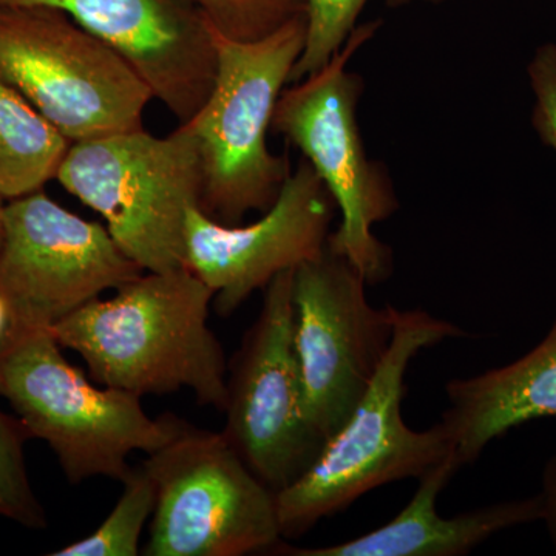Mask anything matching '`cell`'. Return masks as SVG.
Instances as JSON below:
<instances>
[{
	"label": "cell",
	"mask_w": 556,
	"mask_h": 556,
	"mask_svg": "<svg viewBox=\"0 0 556 556\" xmlns=\"http://www.w3.org/2000/svg\"><path fill=\"white\" fill-rule=\"evenodd\" d=\"M214 291L188 268L149 273L91 300L50 328L100 386L137 396L190 390L225 412L228 364L208 327Z\"/></svg>",
	"instance_id": "cell-1"
},
{
	"label": "cell",
	"mask_w": 556,
	"mask_h": 556,
	"mask_svg": "<svg viewBox=\"0 0 556 556\" xmlns=\"http://www.w3.org/2000/svg\"><path fill=\"white\" fill-rule=\"evenodd\" d=\"M466 336L457 325L427 311H396L390 350L353 415L328 439L313 466L277 493L281 536L303 535L365 493L402 479H419L452 455L442 424L412 430L402 417V401L413 358L427 348Z\"/></svg>",
	"instance_id": "cell-2"
},
{
	"label": "cell",
	"mask_w": 556,
	"mask_h": 556,
	"mask_svg": "<svg viewBox=\"0 0 556 556\" xmlns=\"http://www.w3.org/2000/svg\"><path fill=\"white\" fill-rule=\"evenodd\" d=\"M0 397L28 438L49 445L70 484L123 481L131 453L156 452L185 424L170 415L153 419L137 394L91 383L50 329H13L0 343Z\"/></svg>",
	"instance_id": "cell-3"
},
{
	"label": "cell",
	"mask_w": 556,
	"mask_h": 556,
	"mask_svg": "<svg viewBox=\"0 0 556 556\" xmlns=\"http://www.w3.org/2000/svg\"><path fill=\"white\" fill-rule=\"evenodd\" d=\"M306 16L266 38L239 42L215 33L218 68L214 90L189 119L199 141L203 190L200 207L226 226L276 203L291 167L268 148L274 110L305 49Z\"/></svg>",
	"instance_id": "cell-4"
},
{
	"label": "cell",
	"mask_w": 556,
	"mask_h": 556,
	"mask_svg": "<svg viewBox=\"0 0 556 556\" xmlns=\"http://www.w3.org/2000/svg\"><path fill=\"white\" fill-rule=\"evenodd\" d=\"M56 179L105 219L142 269L186 268V219L203 190L199 141L188 124L161 138L139 129L72 142Z\"/></svg>",
	"instance_id": "cell-5"
},
{
	"label": "cell",
	"mask_w": 556,
	"mask_h": 556,
	"mask_svg": "<svg viewBox=\"0 0 556 556\" xmlns=\"http://www.w3.org/2000/svg\"><path fill=\"white\" fill-rule=\"evenodd\" d=\"M379 25H357L324 68L281 91L270 124L303 153L327 186L342 215L327 248L346 258L368 285L382 283L393 270L391 249L372 228L390 218L399 204L386 167L369 160L364 148L357 119L364 84L348 70V62Z\"/></svg>",
	"instance_id": "cell-6"
},
{
	"label": "cell",
	"mask_w": 556,
	"mask_h": 556,
	"mask_svg": "<svg viewBox=\"0 0 556 556\" xmlns=\"http://www.w3.org/2000/svg\"><path fill=\"white\" fill-rule=\"evenodd\" d=\"M0 78L70 142L144 129L153 100L108 43L46 7H0Z\"/></svg>",
	"instance_id": "cell-7"
},
{
	"label": "cell",
	"mask_w": 556,
	"mask_h": 556,
	"mask_svg": "<svg viewBox=\"0 0 556 556\" xmlns=\"http://www.w3.org/2000/svg\"><path fill=\"white\" fill-rule=\"evenodd\" d=\"M142 467L156 485L146 556H241L281 543L277 493L223 433L182 424Z\"/></svg>",
	"instance_id": "cell-8"
},
{
	"label": "cell",
	"mask_w": 556,
	"mask_h": 556,
	"mask_svg": "<svg viewBox=\"0 0 556 556\" xmlns=\"http://www.w3.org/2000/svg\"><path fill=\"white\" fill-rule=\"evenodd\" d=\"M292 285L294 269H288L266 287L258 317L232 358L223 412L222 433L276 493L298 481L327 444L306 412Z\"/></svg>",
	"instance_id": "cell-9"
},
{
	"label": "cell",
	"mask_w": 556,
	"mask_h": 556,
	"mask_svg": "<svg viewBox=\"0 0 556 556\" xmlns=\"http://www.w3.org/2000/svg\"><path fill=\"white\" fill-rule=\"evenodd\" d=\"M367 280L325 249L294 269V343L305 404L328 441L367 393L393 340L396 308H375Z\"/></svg>",
	"instance_id": "cell-10"
},
{
	"label": "cell",
	"mask_w": 556,
	"mask_h": 556,
	"mask_svg": "<svg viewBox=\"0 0 556 556\" xmlns=\"http://www.w3.org/2000/svg\"><path fill=\"white\" fill-rule=\"evenodd\" d=\"M144 273L105 226L73 214L43 189L7 203L0 292L13 329L53 328Z\"/></svg>",
	"instance_id": "cell-11"
},
{
	"label": "cell",
	"mask_w": 556,
	"mask_h": 556,
	"mask_svg": "<svg viewBox=\"0 0 556 556\" xmlns=\"http://www.w3.org/2000/svg\"><path fill=\"white\" fill-rule=\"evenodd\" d=\"M336 206L308 161L291 172L276 203L258 222L226 226L189 208L186 268L214 291L218 316L229 317L258 289L327 249Z\"/></svg>",
	"instance_id": "cell-12"
},
{
	"label": "cell",
	"mask_w": 556,
	"mask_h": 556,
	"mask_svg": "<svg viewBox=\"0 0 556 556\" xmlns=\"http://www.w3.org/2000/svg\"><path fill=\"white\" fill-rule=\"evenodd\" d=\"M60 10L108 43L179 124L206 104L218 56L215 31L193 0H0Z\"/></svg>",
	"instance_id": "cell-13"
},
{
	"label": "cell",
	"mask_w": 556,
	"mask_h": 556,
	"mask_svg": "<svg viewBox=\"0 0 556 556\" xmlns=\"http://www.w3.org/2000/svg\"><path fill=\"white\" fill-rule=\"evenodd\" d=\"M460 470L455 455L417 479L419 485L404 510L387 525L350 541L325 547L281 546L292 556H463L503 530L541 521L540 495L504 501L456 517L438 511V496Z\"/></svg>",
	"instance_id": "cell-14"
},
{
	"label": "cell",
	"mask_w": 556,
	"mask_h": 556,
	"mask_svg": "<svg viewBox=\"0 0 556 556\" xmlns=\"http://www.w3.org/2000/svg\"><path fill=\"white\" fill-rule=\"evenodd\" d=\"M442 415L459 467L470 466L486 445L530 420L556 419V317L546 338L518 361L445 386Z\"/></svg>",
	"instance_id": "cell-15"
},
{
	"label": "cell",
	"mask_w": 556,
	"mask_h": 556,
	"mask_svg": "<svg viewBox=\"0 0 556 556\" xmlns=\"http://www.w3.org/2000/svg\"><path fill=\"white\" fill-rule=\"evenodd\" d=\"M70 146L35 105L0 78V195L7 201L42 190L56 178Z\"/></svg>",
	"instance_id": "cell-16"
},
{
	"label": "cell",
	"mask_w": 556,
	"mask_h": 556,
	"mask_svg": "<svg viewBox=\"0 0 556 556\" xmlns=\"http://www.w3.org/2000/svg\"><path fill=\"white\" fill-rule=\"evenodd\" d=\"M123 493L108 518L90 535L50 556H137L144 527L156 506V485L144 467L131 468L123 479Z\"/></svg>",
	"instance_id": "cell-17"
},
{
	"label": "cell",
	"mask_w": 556,
	"mask_h": 556,
	"mask_svg": "<svg viewBox=\"0 0 556 556\" xmlns=\"http://www.w3.org/2000/svg\"><path fill=\"white\" fill-rule=\"evenodd\" d=\"M369 0H308L306 9V42L289 83H299L324 68L345 46L356 30L358 17ZM448 0H386L391 9L428 3L441 5Z\"/></svg>",
	"instance_id": "cell-18"
},
{
	"label": "cell",
	"mask_w": 556,
	"mask_h": 556,
	"mask_svg": "<svg viewBox=\"0 0 556 556\" xmlns=\"http://www.w3.org/2000/svg\"><path fill=\"white\" fill-rule=\"evenodd\" d=\"M28 439L21 420L0 408V517L28 529H46V510L28 478Z\"/></svg>",
	"instance_id": "cell-19"
},
{
	"label": "cell",
	"mask_w": 556,
	"mask_h": 556,
	"mask_svg": "<svg viewBox=\"0 0 556 556\" xmlns=\"http://www.w3.org/2000/svg\"><path fill=\"white\" fill-rule=\"evenodd\" d=\"M223 38L254 42L295 17L306 16L308 0H193Z\"/></svg>",
	"instance_id": "cell-20"
},
{
	"label": "cell",
	"mask_w": 556,
	"mask_h": 556,
	"mask_svg": "<svg viewBox=\"0 0 556 556\" xmlns=\"http://www.w3.org/2000/svg\"><path fill=\"white\" fill-rule=\"evenodd\" d=\"M533 93L532 124L538 137L556 152V42L538 47L527 65Z\"/></svg>",
	"instance_id": "cell-21"
},
{
	"label": "cell",
	"mask_w": 556,
	"mask_h": 556,
	"mask_svg": "<svg viewBox=\"0 0 556 556\" xmlns=\"http://www.w3.org/2000/svg\"><path fill=\"white\" fill-rule=\"evenodd\" d=\"M541 521L546 522L548 536L554 544L556 554V455L552 456L544 466L541 478Z\"/></svg>",
	"instance_id": "cell-22"
},
{
	"label": "cell",
	"mask_w": 556,
	"mask_h": 556,
	"mask_svg": "<svg viewBox=\"0 0 556 556\" xmlns=\"http://www.w3.org/2000/svg\"><path fill=\"white\" fill-rule=\"evenodd\" d=\"M11 331H13V317H11L9 303L0 292V343L9 338Z\"/></svg>",
	"instance_id": "cell-23"
},
{
	"label": "cell",
	"mask_w": 556,
	"mask_h": 556,
	"mask_svg": "<svg viewBox=\"0 0 556 556\" xmlns=\"http://www.w3.org/2000/svg\"><path fill=\"white\" fill-rule=\"evenodd\" d=\"M5 199H3L2 195H0V244H2V237H3V215H5Z\"/></svg>",
	"instance_id": "cell-24"
}]
</instances>
